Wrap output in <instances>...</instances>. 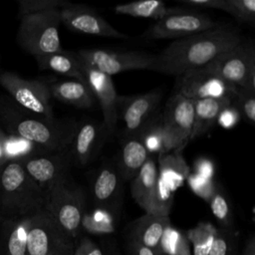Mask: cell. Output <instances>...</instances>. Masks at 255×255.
I'll return each mask as SVG.
<instances>
[{
  "label": "cell",
  "instance_id": "37",
  "mask_svg": "<svg viewBox=\"0 0 255 255\" xmlns=\"http://www.w3.org/2000/svg\"><path fill=\"white\" fill-rule=\"evenodd\" d=\"M186 181L191 190L205 201H208L217 187V184L213 179L202 177L194 172L189 173Z\"/></svg>",
  "mask_w": 255,
  "mask_h": 255
},
{
  "label": "cell",
  "instance_id": "6",
  "mask_svg": "<svg viewBox=\"0 0 255 255\" xmlns=\"http://www.w3.org/2000/svg\"><path fill=\"white\" fill-rule=\"evenodd\" d=\"M203 68L237 88L255 91V53L252 44L245 40Z\"/></svg>",
  "mask_w": 255,
  "mask_h": 255
},
{
  "label": "cell",
  "instance_id": "23",
  "mask_svg": "<svg viewBox=\"0 0 255 255\" xmlns=\"http://www.w3.org/2000/svg\"><path fill=\"white\" fill-rule=\"evenodd\" d=\"M149 153L137 136L125 137L118 159V172L124 180L132 179L142 167Z\"/></svg>",
  "mask_w": 255,
  "mask_h": 255
},
{
  "label": "cell",
  "instance_id": "13",
  "mask_svg": "<svg viewBox=\"0 0 255 255\" xmlns=\"http://www.w3.org/2000/svg\"><path fill=\"white\" fill-rule=\"evenodd\" d=\"M30 177L46 193L52 186L70 176L73 164L70 149L45 152L18 161Z\"/></svg>",
  "mask_w": 255,
  "mask_h": 255
},
{
  "label": "cell",
  "instance_id": "18",
  "mask_svg": "<svg viewBox=\"0 0 255 255\" xmlns=\"http://www.w3.org/2000/svg\"><path fill=\"white\" fill-rule=\"evenodd\" d=\"M92 193L99 208L111 210L118 204L122 183L117 167L109 164L101 166L94 179Z\"/></svg>",
  "mask_w": 255,
  "mask_h": 255
},
{
  "label": "cell",
  "instance_id": "28",
  "mask_svg": "<svg viewBox=\"0 0 255 255\" xmlns=\"http://www.w3.org/2000/svg\"><path fill=\"white\" fill-rule=\"evenodd\" d=\"M217 228L209 222H199L189 229L185 236L192 246V255H208Z\"/></svg>",
  "mask_w": 255,
  "mask_h": 255
},
{
  "label": "cell",
  "instance_id": "16",
  "mask_svg": "<svg viewBox=\"0 0 255 255\" xmlns=\"http://www.w3.org/2000/svg\"><path fill=\"white\" fill-rule=\"evenodd\" d=\"M80 64L85 82L93 93L95 100H97L101 106L104 117L103 124L108 133L112 134L117 128V123L119 120V96L117 94L112 77L91 68L81 60Z\"/></svg>",
  "mask_w": 255,
  "mask_h": 255
},
{
  "label": "cell",
  "instance_id": "33",
  "mask_svg": "<svg viewBox=\"0 0 255 255\" xmlns=\"http://www.w3.org/2000/svg\"><path fill=\"white\" fill-rule=\"evenodd\" d=\"M208 255H237L236 235L231 229L217 228Z\"/></svg>",
  "mask_w": 255,
  "mask_h": 255
},
{
  "label": "cell",
  "instance_id": "25",
  "mask_svg": "<svg viewBox=\"0 0 255 255\" xmlns=\"http://www.w3.org/2000/svg\"><path fill=\"white\" fill-rule=\"evenodd\" d=\"M36 62L41 70H48L66 76L70 79L85 82L80 60L76 53L61 51L36 57Z\"/></svg>",
  "mask_w": 255,
  "mask_h": 255
},
{
  "label": "cell",
  "instance_id": "10",
  "mask_svg": "<svg viewBox=\"0 0 255 255\" xmlns=\"http://www.w3.org/2000/svg\"><path fill=\"white\" fill-rule=\"evenodd\" d=\"M76 54L83 63L110 77L131 70L156 71V55L145 52L80 49Z\"/></svg>",
  "mask_w": 255,
  "mask_h": 255
},
{
  "label": "cell",
  "instance_id": "27",
  "mask_svg": "<svg viewBox=\"0 0 255 255\" xmlns=\"http://www.w3.org/2000/svg\"><path fill=\"white\" fill-rule=\"evenodd\" d=\"M114 11L121 15L136 18H150L157 21L168 13L169 8L160 0H141L117 5L114 7Z\"/></svg>",
  "mask_w": 255,
  "mask_h": 255
},
{
  "label": "cell",
  "instance_id": "32",
  "mask_svg": "<svg viewBox=\"0 0 255 255\" xmlns=\"http://www.w3.org/2000/svg\"><path fill=\"white\" fill-rule=\"evenodd\" d=\"M166 250L160 255H167L169 251H173L171 255H191L189 249V243L185 235L181 234L176 229H173L170 225L165 230L161 239L158 252L160 250Z\"/></svg>",
  "mask_w": 255,
  "mask_h": 255
},
{
  "label": "cell",
  "instance_id": "41",
  "mask_svg": "<svg viewBox=\"0 0 255 255\" xmlns=\"http://www.w3.org/2000/svg\"><path fill=\"white\" fill-rule=\"evenodd\" d=\"M194 173L210 179H212L215 172L214 164L208 158H198L194 163Z\"/></svg>",
  "mask_w": 255,
  "mask_h": 255
},
{
  "label": "cell",
  "instance_id": "5",
  "mask_svg": "<svg viewBox=\"0 0 255 255\" xmlns=\"http://www.w3.org/2000/svg\"><path fill=\"white\" fill-rule=\"evenodd\" d=\"M60 10L25 15L20 18L16 40L18 45L34 58L61 52L59 27Z\"/></svg>",
  "mask_w": 255,
  "mask_h": 255
},
{
  "label": "cell",
  "instance_id": "17",
  "mask_svg": "<svg viewBox=\"0 0 255 255\" xmlns=\"http://www.w3.org/2000/svg\"><path fill=\"white\" fill-rule=\"evenodd\" d=\"M108 135L103 123L80 121L70 146L73 164L80 167L89 164L99 153Z\"/></svg>",
  "mask_w": 255,
  "mask_h": 255
},
{
  "label": "cell",
  "instance_id": "1",
  "mask_svg": "<svg viewBox=\"0 0 255 255\" xmlns=\"http://www.w3.org/2000/svg\"><path fill=\"white\" fill-rule=\"evenodd\" d=\"M242 41L243 38L237 30L219 25L176 39L156 55L155 72L180 76L205 66L216 56L234 48Z\"/></svg>",
  "mask_w": 255,
  "mask_h": 255
},
{
  "label": "cell",
  "instance_id": "4",
  "mask_svg": "<svg viewBox=\"0 0 255 255\" xmlns=\"http://www.w3.org/2000/svg\"><path fill=\"white\" fill-rule=\"evenodd\" d=\"M43 209L67 235L75 240L82 228L86 212L85 193L71 176H68L45 193Z\"/></svg>",
  "mask_w": 255,
  "mask_h": 255
},
{
  "label": "cell",
  "instance_id": "45",
  "mask_svg": "<svg viewBox=\"0 0 255 255\" xmlns=\"http://www.w3.org/2000/svg\"><path fill=\"white\" fill-rule=\"evenodd\" d=\"M4 218H3V216H2V214H1V212H0V223L2 222V220H3Z\"/></svg>",
  "mask_w": 255,
  "mask_h": 255
},
{
  "label": "cell",
  "instance_id": "44",
  "mask_svg": "<svg viewBox=\"0 0 255 255\" xmlns=\"http://www.w3.org/2000/svg\"><path fill=\"white\" fill-rule=\"evenodd\" d=\"M242 255H255V240L254 237H251L246 243Z\"/></svg>",
  "mask_w": 255,
  "mask_h": 255
},
{
  "label": "cell",
  "instance_id": "8",
  "mask_svg": "<svg viewBox=\"0 0 255 255\" xmlns=\"http://www.w3.org/2000/svg\"><path fill=\"white\" fill-rule=\"evenodd\" d=\"M162 120V153L181 152L190 140L193 124V100L175 93L167 102Z\"/></svg>",
  "mask_w": 255,
  "mask_h": 255
},
{
  "label": "cell",
  "instance_id": "26",
  "mask_svg": "<svg viewBox=\"0 0 255 255\" xmlns=\"http://www.w3.org/2000/svg\"><path fill=\"white\" fill-rule=\"evenodd\" d=\"M157 169L158 176L175 191L186 181L191 172L181 152L174 151L158 154Z\"/></svg>",
  "mask_w": 255,
  "mask_h": 255
},
{
  "label": "cell",
  "instance_id": "9",
  "mask_svg": "<svg viewBox=\"0 0 255 255\" xmlns=\"http://www.w3.org/2000/svg\"><path fill=\"white\" fill-rule=\"evenodd\" d=\"M0 85L23 110L46 119L55 118L48 82L27 80L12 72H2Z\"/></svg>",
  "mask_w": 255,
  "mask_h": 255
},
{
  "label": "cell",
  "instance_id": "15",
  "mask_svg": "<svg viewBox=\"0 0 255 255\" xmlns=\"http://www.w3.org/2000/svg\"><path fill=\"white\" fill-rule=\"evenodd\" d=\"M61 24L74 32L109 37L117 39H126L128 36L107 22L93 8L83 4L68 3L60 9Z\"/></svg>",
  "mask_w": 255,
  "mask_h": 255
},
{
  "label": "cell",
  "instance_id": "21",
  "mask_svg": "<svg viewBox=\"0 0 255 255\" xmlns=\"http://www.w3.org/2000/svg\"><path fill=\"white\" fill-rule=\"evenodd\" d=\"M169 225V216L144 213L133 222L130 232L131 241L158 252L163 234Z\"/></svg>",
  "mask_w": 255,
  "mask_h": 255
},
{
  "label": "cell",
  "instance_id": "30",
  "mask_svg": "<svg viewBox=\"0 0 255 255\" xmlns=\"http://www.w3.org/2000/svg\"><path fill=\"white\" fill-rule=\"evenodd\" d=\"M174 193L175 190H173L166 182H164L158 176L156 188L151 199L148 214L169 216L174 200Z\"/></svg>",
  "mask_w": 255,
  "mask_h": 255
},
{
  "label": "cell",
  "instance_id": "35",
  "mask_svg": "<svg viewBox=\"0 0 255 255\" xmlns=\"http://www.w3.org/2000/svg\"><path fill=\"white\" fill-rule=\"evenodd\" d=\"M242 116L250 124L255 122V91L239 88L232 102Z\"/></svg>",
  "mask_w": 255,
  "mask_h": 255
},
{
  "label": "cell",
  "instance_id": "39",
  "mask_svg": "<svg viewBox=\"0 0 255 255\" xmlns=\"http://www.w3.org/2000/svg\"><path fill=\"white\" fill-rule=\"evenodd\" d=\"M178 3L187 6L188 8H210L219 9L226 12V0H178Z\"/></svg>",
  "mask_w": 255,
  "mask_h": 255
},
{
  "label": "cell",
  "instance_id": "43",
  "mask_svg": "<svg viewBox=\"0 0 255 255\" xmlns=\"http://www.w3.org/2000/svg\"><path fill=\"white\" fill-rule=\"evenodd\" d=\"M7 137H8V134L0 127V166L6 163L5 154H6Z\"/></svg>",
  "mask_w": 255,
  "mask_h": 255
},
{
  "label": "cell",
  "instance_id": "24",
  "mask_svg": "<svg viewBox=\"0 0 255 255\" xmlns=\"http://www.w3.org/2000/svg\"><path fill=\"white\" fill-rule=\"evenodd\" d=\"M232 104L229 99H199L193 100V124L190 139L207 132L217 122L220 112Z\"/></svg>",
  "mask_w": 255,
  "mask_h": 255
},
{
  "label": "cell",
  "instance_id": "12",
  "mask_svg": "<svg viewBox=\"0 0 255 255\" xmlns=\"http://www.w3.org/2000/svg\"><path fill=\"white\" fill-rule=\"evenodd\" d=\"M238 89L203 67L178 76L176 84V93L190 100L229 99L233 102Z\"/></svg>",
  "mask_w": 255,
  "mask_h": 255
},
{
  "label": "cell",
  "instance_id": "14",
  "mask_svg": "<svg viewBox=\"0 0 255 255\" xmlns=\"http://www.w3.org/2000/svg\"><path fill=\"white\" fill-rule=\"evenodd\" d=\"M161 100L159 90L131 97H120L118 112L125 123V137L137 136L146 124L155 116Z\"/></svg>",
  "mask_w": 255,
  "mask_h": 255
},
{
  "label": "cell",
  "instance_id": "22",
  "mask_svg": "<svg viewBox=\"0 0 255 255\" xmlns=\"http://www.w3.org/2000/svg\"><path fill=\"white\" fill-rule=\"evenodd\" d=\"M158 180L157 162L154 154H149L148 158L139 169L137 174L131 179L130 193L134 201L144 210L149 212L150 203L154 194Z\"/></svg>",
  "mask_w": 255,
  "mask_h": 255
},
{
  "label": "cell",
  "instance_id": "11",
  "mask_svg": "<svg viewBox=\"0 0 255 255\" xmlns=\"http://www.w3.org/2000/svg\"><path fill=\"white\" fill-rule=\"evenodd\" d=\"M217 24L207 15L181 8H169L168 13L146 29V40L180 39L215 28Z\"/></svg>",
  "mask_w": 255,
  "mask_h": 255
},
{
  "label": "cell",
  "instance_id": "36",
  "mask_svg": "<svg viewBox=\"0 0 255 255\" xmlns=\"http://www.w3.org/2000/svg\"><path fill=\"white\" fill-rule=\"evenodd\" d=\"M226 12L237 21L243 23H254L255 0H226Z\"/></svg>",
  "mask_w": 255,
  "mask_h": 255
},
{
  "label": "cell",
  "instance_id": "19",
  "mask_svg": "<svg viewBox=\"0 0 255 255\" xmlns=\"http://www.w3.org/2000/svg\"><path fill=\"white\" fill-rule=\"evenodd\" d=\"M30 216L5 218L0 223V255H27Z\"/></svg>",
  "mask_w": 255,
  "mask_h": 255
},
{
  "label": "cell",
  "instance_id": "3",
  "mask_svg": "<svg viewBox=\"0 0 255 255\" xmlns=\"http://www.w3.org/2000/svg\"><path fill=\"white\" fill-rule=\"evenodd\" d=\"M45 193L18 161L0 166V212L3 218L31 216L44 208Z\"/></svg>",
  "mask_w": 255,
  "mask_h": 255
},
{
  "label": "cell",
  "instance_id": "29",
  "mask_svg": "<svg viewBox=\"0 0 255 255\" xmlns=\"http://www.w3.org/2000/svg\"><path fill=\"white\" fill-rule=\"evenodd\" d=\"M144 144L149 154L162 153V120L161 114L155 116L146 124L137 135Z\"/></svg>",
  "mask_w": 255,
  "mask_h": 255
},
{
  "label": "cell",
  "instance_id": "42",
  "mask_svg": "<svg viewBox=\"0 0 255 255\" xmlns=\"http://www.w3.org/2000/svg\"><path fill=\"white\" fill-rule=\"evenodd\" d=\"M129 251H130V255H160L159 252L153 249H150L148 247L142 246L131 240L129 243Z\"/></svg>",
  "mask_w": 255,
  "mask_h": 255
},
{
  "label": "cell",
  "instance_id": "40",
  "mask_svg": "<svg viewBox=\"0 0 255 255\" xmlns=\"http://www.w3.org/2000/svg\"><path fill=\"white\" fill-rule=\"evenodd\" d=\"M74 255H103V251L93 240L84 237L76 246Z\"/></svg>",
  "mask_w": 255,
  "mask_h": 255
},
{
  "label": "cell",
  "instance_id": "31",
  "mask_svg": "<svg viewBox=\"0 0 255 255\" xmlns=\"http://www.w3.org/2000/svg\"><path fill=\"white\" fill-rule=\"evenodd\" d=\"M209 203L211 212L216 218L221 228L231 229L233 226V214L230 203L219 186L207 201Z\"/></svg>",
  "mask_w": 255,
  "mask_h": 255
},
{
  "label": "cell",
  "instance_id": "20",
  "mask_svg": "<svg viewBox=\"0 0 255 255\" xmlns=\"http://www.w3.org/2000/svg\"><path fill=\"white\" fill-rule=\"evenodd\" d=\"M51 98L79 109H89L95 104V97L86 82L68 79L48 83Z\"/></svg>",
  "mask_w": 255,
  "mask_h": 255
},
{
  "label": "cell",
  "instance_id": "2",
  "mask_svg": "<svg viewBox=\"0 0 255 255\" xmlns=\"http://www.w3.org/2000/svg\"><path fill=\"white\" fill-rule=\"evenodd\" d=\"M75 119H46L0 97V127L8 134L26 139L44 151L70 149L79 126Z\"/></svg>",
  "mask_w": 255,
  "mask_h": 255
},
{
  "label": "cell",
  "instance_id": "34",
  "mask_svg": "<svg viewBox=\"0 0 255 255\" xmlns=\"http://www.w3.org/2000/svg\"><path fill=\"white\" fill-rule=\"evenodd\" d=\"M68 3L69 2L65 0H19L18 15L21 18L29 14L51 10H60Z\"/></svg>",
  "mask_w": 255,
  "mask_h": 255
},
{
  "label": "cell",
  "instance_id": "38",
  "mask_svg": "<svg viewBox=\"0 0 255 255\" xmlns=\"http://www.w3.org/2000/svg\"><path fill=\"white\" fill-rule=\"evenodd\" d=\"M240 118L241 116L237 108L233 104H230L220 112L217 123L224 128H232L238 124Z\"/></svg>",
  "mask_w": 255,
  "mask_h": 255
},
{
  "label": "cell",
  "instance_id": "7",
  "mask_svg": "<svg viewBox=\"0 0 255 255\" xmlns=\"http://www.w3.org/2000/svg\"><path fill=\"white\" fill-rule=\"evenodd\" d=\"M75 240L41 209L30 216L27 255H74Z\"/></svg>",
  "mask_w": 255,
  "mask_h": 255
}]
</instances>
